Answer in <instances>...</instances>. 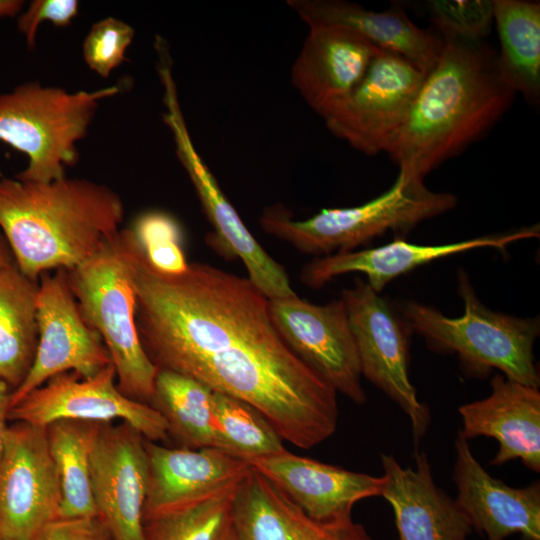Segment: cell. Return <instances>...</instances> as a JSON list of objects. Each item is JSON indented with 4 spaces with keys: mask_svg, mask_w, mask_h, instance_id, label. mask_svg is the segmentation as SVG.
<instances>
[{
    "mask_svg": "<svg viewBox=\"0 0 540 540\" xmlns=\"http://www.w3.org/2000/svg\"><path fill=\"white\" fill-rule=\"evenodd\" d=\"M134 287L138 336L158 369L248 403L296 447L336 431L337 392L287 346L248 277L200 262L165 273L140 244Z\"/></svg>",
    "mask_w": 540,
    "mask_h": 540,
    "instance_id": "obj_1",
    "label": "cell"
},
{
    "mask_svg": "<svg viewBox=\"0 0 540 540\" xmlns=\"http://www.w3.org/2000/svg\"><path fill=\"white\" fill-rule=\"evenodd\" d=\"M444 47L424 79L386 153L408 180H423L486 134L515 93L502 80L497 53L485 40L442 38Z\"/></svg>",
    "mask_w": 540,
    "mask_h": 540,
    "instance_id": "obj_2",
    "label": "cell"
},
{
    "mask_svg": "<svg viewBox=\"0 0 540 540\" xmlns=\"http://www.w3.org/2000/svg\"><path fill=\"white\" fill-rule=\"evenodd\" d=\"M123 217L120 196L87 179H0V230L17 268L34 281L89 259L120 230Z\"/></svg>",
    "mask_w": 540,
    "mask_h": 540,
    "instance_id": "obj_3",
    "label": "cell"
},
{
    "mask_svg": "<svg viewBox=\"0 0 540 540\" xmlns=\"http://www.w3.org/2000/svg\"><path fill=\"white\" fill-rule=\"evenodd\" d=\"M139 247L134 231L121 229L89 259L66 271L84 319L108 350L118 389L152 405L158 368L140 342L135 321Z\"/></svg>",
    "mask_w": 540,
    "mask_h": 540,
    "instance_id": "obj_4",
    "label": "cell"
},
{
    "mask_svg": "<svg viewBox=\"0 0 540 540\" xmlns=\"http://www.w3.org/2000/svg\"><path fill=\"white\" fill-rule=\"evenodd\" d=\"M457 292L464 304L459 317L445 316L416 301L405 302L401 314L410 332L422 336L434 351L456 354L463 370L472 376L483 377L498 369L510 380L538 388L533 348L540 332L539 318L489 309L463 270L458 272Z\"/></svg>",
    "mask_w": 540,
    "mask_h": 540,
    "instance_id": "obj_5",
    "label": "cell"
},
{
    "mask_svg": "<svg viewBox=\"0 0 540 540\" xmlns=\"http://www.w3.org/2000/svg\"><path fill=\"white\" fill-rule=\"evenodd\" d=\"M457 197L428 189L423 180H408L401 173L393 185L370 201L348 208L323 209L298 220L282 204L266 207L259 217L264 232L300 252L330 255L353 251L387 231L408 233L424 220L456 207Z\"/></svg>",
    "mask_w": 540,
    "mask_h": 540,
    "instance_id": "obj_6",
    "label": "cell"
},
{
    "mask_svg": "<svg viewBox=\"0 0 540 540\" xmlns=\"http://www.w3.org/2000/svg\"><path fill=\"white\" fill-rule=\"evenodd\" d=\"M117 86L68 92L28 82L0 95V141L24 153L27 167L16 175L25 182L49 183L65 178L75 165L76 143L87 133L101 99Z\"/></svg>",
    "mask_w": 540,
    "mask_h": 540,
    "instance_id": "obj_7",
    "label": "cell"
},
{
    "mask_svg": "<svg viewBox=\"0 0 540 540\" xmlns=\"http://www.w3.org/2000/svg\"><path fill=\"white\" fill-rule=\"evenodd\" d=\"M340 298L362 376L398 404L410 420L414 439L419 440L430 424V411L419 401L409 379V328L390 303L361 279L343 290Z\"/></svg>",
    "mask_w": 540,
    "mask_h": 540,
    "instance_id": "obj_8",
    "label": "cell"
},
{
    "mask_svg": "<svg viewBox=\"0 0 540 540\" xmlns=\"http://www.w3.org/2000/svg\"><path fill=\"white\" fill-rule=\"evenodd\" d=\"M120 420L146 440L156 442L168 434L167 423L152 405L131 399L117 387L113 364L92 377L60 373L27 394L8 411V420L46 427L59 420L110 423Z\"/></svg>",
    "mask_w": 540,
    "mask_h": 540,
    "instance_id": "obj_9",
    "label": "cell"
},
{
    "mask_svg": "<svg viewBox=\"0 0 540 540\" xmlns=\"http://www.w3.org/2000/svg\"><path fill=\"white\" fill-rule=\"evenodd\" d=\"M161 81L166 107L164 120L173 135L177 156L214 228L213 244H221L223 252L239 258L248 272V279L268 299L295 295L285 268L250 233L198 154L182 114L174 78L165 76Z\"/></svg>",
    "mask_w": 540,
    "mask_h": 540,
    "instance_id": "obj_10",
    "label": "cell"
},
{
    "mask_svg": "<svg viewBox=\"0 0 540 540\" xmlns=\"http://www.w3.org/2000/svg\"><path fill=\"white\" fill-rule=\"evenodd\" d=\"M37 322L35 359L24 381L11 391L10 408L60 373L73 371L88 378L112 364L101 336L80 311L66 269L40 275Z\"/></svg>",
    "mask_w": 540,
    "mask_h": 540,
    "instance_id": "obj_11",
    "label": "cell"
},
{
    "mask_svg": "<svg viewBox=\"0 0 540 540\" xmlns=\"http://www.w3.org/2000/svg\"><path fill=\"white\" fill-rule=\"evenodd\" d=\"M61 486L46 427L9 425L0 463V532L3 540H35L58 519Z\"/></svg>",
    "mask_w": 540,
    "mask_h": 540,
    "instance_id": "obj_12",
    "label": "cell"
},
{
    "mask_svg": "<svg viewBox=\"0 0 540 540\" xmlns=\"http://www.w3.org/2000/svg\"><path fill=\"white\" fill-rule=\"evenodd\" d=\"M272 322L287 346L335 391L366 402L361 368L341 298L316 305L296 294L269 299Z\"/></svg>",
    "mask_w": 540,
    "mask_h": 540,
    "instance_id": "obj_13",
    "label": "cell"
},
{
    "mask_svg": "<svg viewBox=\"0 0 540 540\" xmlns=\"http://www.w3.org/2000/svg\"><path fill=\"white\" fill-rule=\"evenodd\" d=\"M424 76L405 57L381 50L350 96L324 119L326 127L365 155L386 152Z\"/></svg>",
    "mask_w": 540,
    "mask_h": 540,
    "instance_id": "obj_14",
    "label": "cell"
},
{
    "mask_svg": "<svg viewBox=\"0 0 540 540\" xmlns=\"http://www.w3.org/2000/svg\"><path fill=\"white\" fill-rule=\"evenodd\" d=\"M97 518L111 540H145L148 487L145 438L125 422L103 423L91 459Z\"/></svg>",
    "mask_w": 540,
    "mask_h": 540,
    "instance_id": "obj_15",
    "label": "cell"
},
{
    "mask_svg": "<svg viewBox=\"0 0 540 540\" xmlns=\"http://www.w3.org/2000/svg\"><path fill=\"white\" fill-rule=\"evenodd\" d=\"M148 487L144 523L237 487L251 469L222 449L169 448L145 439Z\"/></svg>",
    "mask_w": 540,
    "mask_h": 540,
    "instance_id": "obj_16",
    "label": "cell"
},
{
    "mask_svg": "<svg viewBox=\"0 0 540 540\" xmlns=\"http://www.w3.org/2000/svg\"><path fill=\"white\" fill-rule=\"evenodd\" d=\"M453 480L455 502L473 530L486 540H540V484L508 486L492 477L474 457L468 440L458 431L455 438Z\"/></svg>",
    "mask_w": 540,
    "mask_h": 540,
    "instance_id": "obj_17",
    "label": "cell"
},
{
    "mask_svg": "<svg viewBox=\"0 0 540 540\" xmlns=\"http://www.w3.org/2000/svg\"><path fill=\"white\" fill-rule=\"evenodd\" d=\"M380 51L349 28L309 27L291 69L292 84L308 106L325 119L350 96Z\"/></svg>",
    "mask_w": 540,
    "mask_h": 540,
    "instance_id": "obj_18",
    "label": "cell"
},
{
    "mask_svg": "<svg viewBox=\"0 0 540 540\" xmlns=\"http://www.w3.org/2000/svg\"><path fill=\"white\" fill-rule=\"evenodd\" d=\"M247 463L320 522L352 518L354 505L362 499L381 496L385 484L383 476L350 471L288 450Z\"/></svg>",
    "mask_w": 540,
    "mask_h": 540,
    "instance_id": "obj_19",
    "label": "cell"
},
{
    "mask_svg": "<svg viewBox=\"0 0 540 540\" xmlns=\"http://www.w3.org/2000/svg\"><path fill=\"white\" fill-rule=\"evenodd\" d=\"M539 234L537 224L507 233L440 245L413 244L395 239L380 247L336 252L315 258L303 267L300 279L307 287L318 289L339 275L359 272L367 277V284L380 293L396 277L433 260L477 248L505 251L511 243L536 238Z\"/></svg>",
    "mask_w": 540,
    "mask_h": 540,
    "instance_id": "obj_20",
    "label": "cell"
},
{
    "mask_svg": "<svg viewBox=\"0 0 540 540\" xmlns=\"http://www.w3.org/2000/svg\"><path fill=\"white\" fill-rule=\"evenodd\" d=\"M488 397L461 405L459 432L466 440L478 436L498 441L491 465L520 459L531 471H540V392L501 373L491 379Z\"/></svg>",
    "mask_w": 540,
    "mask_h": 540,
    "instance_id": "obj_21",
    "label": "cell"
},
{
    "mask_svg": "<svg viewBox=\"0 0 540 540\" xmlns=\"http://www.w3.org/2000/svg\"><path fill=\"white\" fill-rule=\"evenodd\" d=\"M382 497L393 510L399 540H468L469 520L434 482L425 453L415 467L404 468L392 455H381Z\"/></svg>",
    "mask_w": 540,
    "mask_h": 540,
    "instance_id": "obj_22",
    "label": "cell"
},
{
    "mask_svg": "<svg viewBox=\"0 0 540 540\" xmlns=\"http://www.w3.org/2000/svg\"><path fill=\"white\" fill-rule=\"evenodd\" d=\"M231 521L240 540H371L352 518L320 522L250 469L235 492Z\"/></svg>",
    "mask_w": 540,
    "mask_h": 540,
    "instance_id": "obj_23",
    "label": "cell"
},
{
    "mask_svg": "<svg viewBox=\"0 0 540 540\" xmlns=\"http://www.w3.org/2000/svg\"><path fill=\"white\" fill-rule=\"evenodd\" d=\"M287 5L308 27L349 28L379 49L405 57L425 75L444 47L442 37L415 25L400 7L377 12L345 0H288Z\"/></svg>",
    "mask_w": 540,
    "mask_h": 540,
    "instance_id": "obj_24",
    "label": "cell"
},
{
    "mask_svg": "<svg viewBox=\"0 0 540 540\" xmlns=\"http://www.w3.org/2000/svg\"><path fill=\"white\" fill-rule=\"evenodd\" d=\"M500 53L498 70L505 84L532 105L540 100V4L527 0H494Z\"/></svg>",
    "mask_w": 540,
    "mask_h": 540,
    "instance_id": "obj_25",
    "label": "cell"
},
{
    "mask_svg": "<svg viewBox=\"0 0 540 540\" xmlns=\"http://www.w3.org/2000/svg\"><path fill=\"white\" fill-rule=\"evenodd\" d=\"M39 283L16 265L0 272V380L12 391L26 378L38 345Z\"/></svg>",
    "mask_w": 540,
    "mask_h": 540,
    "instance_id": "obj_26",
    "label": "cell"
},
{
    "mask_svg": "<svg viewBox=\"0 0 540 540\" xmlns=\"http://www.w3.org/2000/svg\"><path fill=\"white\" fill-rule=\"evenodd\" d=\"M102 424L59 420L46 426L48 447L61 486L58 519L97 517L91 485V459Z\"/></svg>",
    "mask_w": 540,
    "mask_h": 540,
    "instance_id": "obj_27",
    "label": "cell"
},
{
    "mask_svg": "<svg viewBox=\"0 0 540 540\" xmlns=\"http://www.w3.org/2000/svg\"><path fill=\"white\" fill-rule=\"evenodd\" d=\"M152 406L164 417L168 433L188 448L223 450L215 422L214 391L205 384L174 371L158 369Z\"/></svg>",
    "mask_w": 540,
    "mask_h": 540,
    "instance_id": "obj_28",
    "label": "cell"
},
{
    "mask_svg": "<svg viewBox=\"0 0 540 540\" xmlns=\"http://www.w3.org/2000/svg\"><path fill=\"white\" fill-rule=\"evenodd\" d=\"M214 414L223 450L246 462L287 450L268 420L240 399L214 391Z\"/></svg>",
    "mask_w": 540,
    "mask_h": 540,
    "instance_id": "obj_29",
    "label": "cell"
},
{
    "mask_svg": "<svg viewBox=\"0 0 540 540\" xmlns=\"http://www.w3.org/2000/svg\"><path fill=\"white\" fill-rule=\"evenodd\" d=\"M237 487L146 521L145 540H219L232 522Z\"/></svg>",
    "mask_w": 540,
    "mask_h": 540,
    "instance_id": "obj_30",
    "label": "cell"
},
{
    "mask_svg": "<svg viewBox=\"0 0 540 540\" xmlns=\"http://www.w3.org/2000/svg\"><path fill=\"white\" fill-rule=\"evenodd\" d=\"M150 264L158 270L177 274L186 270L181 230L168 214L152 211L141 215L132 229Z\"/></svg>",
    "mask_w": 540,
    "mask_h": 540,
    "instance_id": "obj_31",
    "label": "cell"
},
{
    "mask_svg": "<svg viewBox=\"0 0 540 540\" xmlns=\"http://www.w3.org/2000/svg\"><path fill=\"white\" fill-rule=\"evenodd\" d=\"M427 8L442 38L484 40L491 31L492 1L432 0L427 2Z\"/></svg>",
    "mask_w": 540,
    "mask_h": 540,
    "instance_id": "obj_32",
    "label": "cell"
},
{
    "mask_svg": "<svg viewBox=\"0 0 540 540\" xmlns=\"http://www.w3.org/2000/svg\"><path fill=\"white\" fill-rule=\"evenodd\" d=\"M134 38V29L124 21L108 17L94 23L83 42V57L101 77L125 61V52Z\"/></svg>",
    "mask_w": 540,
    "mask_h": 540,
    "instance_id": "obj_33",
    "label": "cell"
},
{
    "mask_svg": "<svg viewBox=\"0 0 540 540\" xmlns=\"http://www.w3.org/2000/svg\"><path fill=\"white\" fill-rule=\"evenodd\" d=\"M79 3L75 0H35L18 19V29L24 34L29 47L35 45L37 29L49 21L56 27L68 26L78 14Z\"/></svg>",
    "mask_w": 540,
    "mask_h": 540,
    "instance_id": "obj_34",
    "label": "cell"
},
{
    "mask_svg": "<svg viewBox=\"0 0 540 540\" xmlns=\"http://www.w3.org/2000/svg\"><path fill=\"white\" fill-rule=\"evenodd\" d=\"M35 540H111L110 535L95 518L56 519L47 524Z\"/></svg>",
    "mask_w": 540,
    "mask_h": 540,
    "instance_id": "obj_35",
    "label": "cell"
},
{
    "mask_svg": "<svg viewBox=\"0 0 540 540\" xmlns=\"http://www.w3.org/2000/svg\"><path fill=\"white\" fill-rule=\"evenodd\" d=\"M10 386L0 380V463L3 456L5 437L8 428V411L10 408Z\"/></svg>",
    "mask_w": 540,
    "mask_h": 540,
    "instance_id": "obj_36",
    "label": "cell"
},
{
    "mask_svg": "<svg viewBox=\"0 0 540 540\" xmlns=\"http://www.w3.org/2000/svg\"><path fill=\"white\" fill-rule=\"evenodd\" d=\"M16 265L9 244L0 230V272L4 269Z\"/></svg>",
    "mask_w": 540,
    "mask_h": 540,
    "instance_id": "obj_37",
    "label": "cell"
},
{
    "mask_svg": "<svg viewBox=\"0 0 540 540\" xmlns=\"http://www.w3.org/2000/svg\"><path fill=\"white\" fill-rule=\"evenodd\" d=\"M23 6V1L0 0V18L13 17L19 13Z\"/></svg>",
    "mask_w": 540,
    "mask_h": 540,
    "instance_id": "obj_38",
    "label": "cell"
},
{
    "mask_svg": "<svg viewBox=\"0 0 540 540\" xmlns=\"http://www.w3.org/2000/svg\"><path fill=\"white\" fill-rule=\"evenodd\" d=\"M219 540H240L239 536L237 535L236 531L232 526V522Z\"/></svg>",
    "mask_w": 540,
    "mask_h": 540,
    "instance_id": "obj_39",
    "label": "cell"
},
{
    "mask_svg": "<svg viewBox=\"0 0 540 540\" xmlns=\"http://www.w3.org/2000/svg\"><path fill=\"white\" fill-rule=\"evenodd\" d=\"M0 540H3V539H2V535H1V532H0Z\"/></svg>",
    "mask_w": 540,
    "mask_h": 540,
    "instance_id": "obj_40",
    "label": "cell"
}]
</instances>
